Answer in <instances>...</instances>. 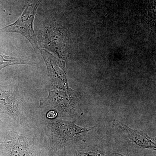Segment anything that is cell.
<instances>
[{"instance_id": "2", "label": "cell", "mask_w": 156, "mask_h": 156, "mask_svg": "<svg viewBox=\"0 0 156 156\" xmlns=\"http://www.w3.org/2000/svg\"><path fill=\"white\" fill-rule=\"evenodd\" d=\"M40 0H31L20 17L15 22L1 29L3 32H14L25 37L34 49H37V42L34 29V23Z\"/></svg>"}, {"instance_id": "10", "label": "cell", "mask_w": 156, "mask_h": 156, "mask_svg": "<svg viewBox=\"0 0 156 156\" xmlns=\"http://www.w3.org/2000/svg\"></svg>"}, {"instance_id": "9", "label": "cell", "mask_w": 156, "mask_h": 156, "mask_svg": "<svg viewBox=\"0 0 156 156\" xmlns=\"http://www.w3.org/2000/svg\"><path fill=\"white\" fill-rule=\"evenodd\" d=\"M58 113L56 111L50 110L47 114V118L50 120H53L56 119L58 116Z\"/></svg>"}, {"instance_id": "1", "label": "cell", "mask_w": 156, "mask_h": 156, "mask_svg": "<svg viewBox=\"0 0 156 156\" xmlns=\"http://www.w3.org/2000/svg\"><path fill=\"white\" fill-rule=\"evenodd\" d=\"M50 120L52 122L51 128L53 134L52 141L56 145V148L80 140L95 127H81L76 124V121L56 119Z\"/></svg>"}, {"instance_id": "7", "label": "cell", "mask_w": 156, "mask_h": 156, "mask_svg": "<svg viewBox=\"0 0 156 156\" xmlns=\"http://www.w3.org/2000/svg\"><path fill=\"white\" fill-rule=\"evenodd\" d=\"M28 64H30V63L22 58L6 56L0 53V71L9 66Z\"/></svg>"}, {"instance_id": "4", "label": "cell", "mask_w": 156, "mask_h": 156, "mask_svg": "<svg viewBox=\"0 0 156 156\" xmlns=\"http://www.w3.org/2000/svg\"><path fill=\"white\" fill-rule=\"evenodd\" d=\"M114 126L118 131L127 140L140 148L156 150V139L143 131L132 129L123 123L115 121Z\"/></svg>"}, {"instance_id": "5", "label": "cell", "mask_w": 156, "mask_h": 156, "mask_svg": "<svg viewBox=\"0 0 156 156\" xmlns=\"http://www.w3.org/2000/svg\"><path fill=\"white\" fill-rule=\"evenodd\" d=\"M0 112L9 115L17 121L21 120L17 97L14 92L3 88H0Z\"/></svg>"}, {"instance_id": "6", "label": "cell", "mask_w": 156, "mask_h": 156, "mask_svg": "<svg viewBox=\"0 0 156 156\" xmlns=\"http://www.w3.org/2000/svg\"><path fill=\"white\" fill-rule=\"evenodd\" d=\"M10 156H37L34 148L22 137H13L2 142Z\"/></svg>"}, {"instance_id": "11", "label": "cell", "mask_w": 156, "mask_h": 156, "mask_svg": "<svg viewBox=\"0 0 156 156\" xmlns=\"http://www.w3.org/2000/svg\"></svg>"}, {"instance_id": "8", "label": "cell", "mask_w": 156, "mask_h": 156, "mask_svg": "<svg viewBox=\"0 0 156 156\" xmlns=\"http://www.w3.org/2000/svg\"><path fill=\"white\" fill-rule=\"evenodd\" d=\"M75 156H126L118 153L99 151H76Z\"/></svg>"}, {"instance_id": "3", "label": "cell", "mask_w": 156, "mask_h": 156, "mask_svg": "<svg viewBox=\"0 0 156 156\" xmlns=\"http://www.w3.org/2000/svg\"><path fill=\"white\" fill-rule=\"evenodd\" d=\"M49 97L53 100L54 108L61 115L73 117L82 115L80 107L81 96L77 91L70 88L67 90H56L50 92Z\"/></svg>"}]
</instances>
